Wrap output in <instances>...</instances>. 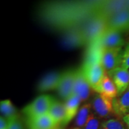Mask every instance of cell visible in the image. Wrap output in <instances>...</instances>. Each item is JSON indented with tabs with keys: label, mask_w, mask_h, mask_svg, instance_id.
<instances>
[{
	"label": "cell",
	"mask_w": 129,
	"mask_h": 129,
	"mask_svg": "<svg viewBox=\"0 0 129 129\" xmlns=\"http://www.w3.org/2000/svg\"><path fill=\"white\" fill-rule=\"evenodd\" d=\"M91 105L90 102H87L83 105L79 109L76 117L75 123L78 127H83L91 112Z\"/></svg>",
	"instance_id": "e0dca14e"
},
{
	"label": "cell",
	"mask_w": 129,
	"mask_h": 129,
	"mask_svg": "<svg viewBox=\"0 0 129 129\" xmlns=\"http://www.w3.org/2000/svg\"><path fill=\"white\" fill-rule=\"evenodd\" d=\"M122 53V48L102 50L101 62L106 73L121 66Z\"/></svg>",
	"instance_id": "5b68a950"
},
{
	"label": "cell",
	"mask_w": 129,
	"mask_h": 129,
	"mask_svg": "<svg viewBox=\"0 0 129 129\" xmlns=\"http://www.w3.org/2000/svg\"><path fill=\"white\" fill-rule=\"evenodd\" d=\"M63 45L68 48H75L87 45L80 26H74L64 31L62 37Z\"/></svg>",
	"instance_id": "ba28073f"
},
{
	"label": "cell",
	"mask_w": 129,
	"mask_h": 129,
	"mask_svg": "<svg viewBox=\"0 0 129 129\" xmlns=\"http://www.w3.org/2000/svg\"><path fill=\"white\" fill-rule=\"evenodd\" d=\"M107 74L115 85L118 96L126 91L129 87L128 70L120 67L108 72Z\"/></svg>",
	"instance_id": "30bf717a"
},
{
	"label": "cell",
	"mask_w": 129,
	"mask_h": 129,
	"mask_svg": "<svg viewBox=\"0 0 129 129\" xmlns=\"http://www.w3.org/2000/svg\"><path fill=\"white\" fill-rule=\"evenodd\" d=\"M28 129H33V128H28ZM56 129V128H55Z\"/></svg>",
	"instance_id": "f1b7e54d"
},
{
	"label": "cell",
	"mask_w": 129,
	"mask_h": 129,
	"mask_svg": "<svg viewBox=\"0 0 129 129\" xmlns=\"http://www.w3.org/2000/svg\"><path fill=\"white\" fill-rule=\"evenodd\" d=\"M71 129H83V128H80V127H74V128H71Z\"/></svg>",
	"instance_id": "484cf974"
},
{
	"label": "cell",
	"mask_w": 129,
	"mask_h": 129,
	"mask_svg": "<svg viewBox=\"0 0 129 129\" xmlns=\"http://www.w3.org/2000/svg\"><path fill=\"white\" fill-rule=\"evenodd\" d=\"M96 43H98L102 50L109 49L122 48L125 45V41L121 35V32L107 28Z\"/></svg>",
	"instance_id": "52a82bcc"
},
{
	"label": "cell",
	"mask_w": 129,
	"mask_h": 129,
	"mask_svg": "<svg viewBox=\"0 0 129 129\" xmlns=\"http://www.w3.org/2000/svg\"><path fill=\"white\" fill-rule=\"evenodd\" d=\"M87 44L97 43L108 28V19L105 16L97 12L80 26Z\"/></svg>",
	"instance_id": "6da1fadb"
},
{
	"label": "cell",
	"mask_w": 129,
	"mask_h": 129,
	"mask_svg": "<svg viewBox=\"0 0 129 129\" xmlns=\"http://www.w3.org/2000/svg\"><path fill=\"white\" fill-rule=\"evenodd\" d=\"M81 101L80 98L74 94L69 98L64 103L65 106V117L61 126L64 127L71 121L74 118L76 117L79 110V106Z\"/></svg>",
	"instance_id": "4fadbf2b"
},
{
	"label": "cell",
	"mask_w": 129,
	"mask_h": 129,
	"mask_svg": "<svg viewBox=\"0 0 129 129\" xmlns=\"http://www.w3.org/2000/svg\"><path fill=\"white\" fill-rule=\"evenodd\" d=\"M121 67L129 70V40L123 49L122 63Z\"/></svg>",
	"instance_id": "7402d4cb"
},
{
	"label": "cell",
	"mask_w": 129,
	"mask_h": 129,
	"mask_svg": "<svg viewBox=\"0 0 129 129\" xmlns=\"http://www.w3.org/2000/svg\"><path fill=\"white\" fill-rule=\"evenodd\" d=\"M100 93L105 95L111 99H115L118 96L117 90L115 87V85L108 75L107 73L106 74L102 83Z\"/></svg>",
	"instance_id": "ac0fdd59"
},
{
	"label": "cell",
	"mask_w": 129,
	"mask_h": 129,
	"mask_svg": "<svg viewBox=\"0 0 129 129\" xmlns=\"http://www.w3.org/2000/svg\"><path fill=\"white\" fill-rule=\"evenodd\" d=\"M56 129H60V128H56Z\"/></svg>",
	"instance_id": "83f0119b"
},
{
	"label": "cell",
	"mask_w": 129,
	"mask_h": 129,
	"mask_svg": "<svg viewBox=\"0 0 129 129\" xmlns=\"http://www.w3.org/2000/svg\"><path fill=\"white\" fill-rule=\"evenodd\" d=\"M28 128L55 129L58 128L48 113L32 119H26Z\"/></svg>",
	"instance_id": "5bb4252c"
},
{
	"label": "cell",
	"mask_w": 129,
	"mask_h": 129,
	"mask_svg": "<svg viewBox=\"0 0 129 129\" xmlns=\"http://www.w3.org/2000/svg\"><path fill=\"white\" fill-rule=\"evenodd\" d=\"M100 129H128L124 122L117 118H109L102 122Z\"/></svg>",
	"instance_id": "ffe728a7"
},
{
	"label": "cell",
	"mask_w": 129,
	"mask_h": 129,
	"mask_svg": "<svg viewBox=\"0 0 129 129\" xmlns=\"http://www.w3.org/2000/svg\"><path fill=\"white\" fill-rule=\"evenodd\" d=\"M75 72V69H68L62 72V78L57 90L60 98L65 101L74 95Z\"/></svg>",
	"instance_id": "9c48e42d"
},
{
	"label": "cell",
	"mask_w": 129,
	"mask_h": 129,
	"mask_svg": "<svg viewBox=\"0 0 129 129\" xmlns=\"http://www.w3.org/2000/svg\"><path fill=\"white\" fill-rule=\"evenodd\" d=\"M62 76V73L57 72H52L47 74L40 81L37 89L40 92L57 89Z\"/></svg>",
	"instance_id": "7c38bea8"
},
{
	"label": "cell",
	"mask_w": 129,
	"mask_h": 129,
	"mask_svg": "<svg viewBox=\"0 0 129 129\" xmlns=\"http://www.w3.org/2000/svg\"><path fill=\"white\" fill-rule=\"evenodd\" d=\"M91 89L83 67L75 69L74 94L79 97L81 102L85 101L90 96Z\"/></svg>",
	"instance_id": "8992f818"
},
{
	"label": "cell",
	"mask_w": 129,
	"mask_h": 129,
	"mask_svg": "<svg viewBox=\"0 0 129 129\" xmlns=\"http://www.w3.org/2000/svg\"><path fill=\"white\" fill-rule=\"evenodd\" d=\"M7 121L8 129H23L22 122L19 120L18 116L7 120Z\"/></svg>",
	"instance_id": "603a6c76"
},
{
	"label": "cell",
	"mask_w": 129,
	"mask_h": 129,
	"mask_svg": "<svg viewBox=\"0 0 129 129\" xmlns=\"http://www.w3.org/2000/svg\"><path fill=\"white\" fill-rule=\"evenodd\" d=\"M0 129H8V121L1 116L0 118Z\"/></svg>",
	"instance_id": "cb8c5ba5"
},
{
	"label": "cell",
	"mask_w": 129,
	"mask_h": 129,
	"mask_svg": "<svg viewBox=\"0 0 129 129\" xmlns=\"http://www.w3.org/2000/svg\"><path fill=\"white\" fill-rule=\"evenodd\" d=\"M122 120H123L124 122H125V124L127 125V128L129 129V114L125 115L124 117H122Z\"/></svg>",
	"instance_id": "d4e9b609"
},
{
	"label": "cell",
	"mask_w": 129,
	"mask_h": 129,
	"mask_svg": "<svg viewBox=\"0 0 129 129\" xmlns=\"http://www.w3.org/2000/svg\"><path fill=\"white\" fill-rule=\"evenodd\" d=\"M54 98L48 94H42L22 109L26 119H32L48 113Z\"/></svg>",
	"instance_id": "3957f363"
},
{
	"label": "cell",
	"mask_w": 129,
	"mask_h": 129,
	"mask_svg": "<svg viewBox=\"0 0 129 129\" xmlns=\"http://www.w3.org/2000/svg\"><path fill=\"white\" fill-rule=\"evenodd\" d=\"M114 113L118 117H124L129 114V87L122 94L113 99Z\"/></svg>",
	"instance_id": "9a60e30c"
},
{
	"label": "cell",
	"mask_w": 129,
	"mask_h": 129,
	"mask_svg": "<svg viewBox=\"0 0 129 129\" xmlns=\"http://www.w3.org/2000/svg\"><path fill=\"white\" fill-rule=\"evenodd\" d=\"M129 26V9L117 13L108 19V28L120 32L127 31Z\"/></svg>",
	"instance_id": "8fae6325"
},
{
	"label": "cell",
	"mask_w": 129,
	"mask_h": 129,
	"mask_svg": "<svg viewBox=\"0 0 129 129\" xmlns=\"http://www.w3.org/2000/svg\"><path fill=\"white\" fill-rule=\"evenodd\" d=\"M102 122L100 118L94 112L91 111L83 129H100Z\"/></svg>",
	"instance_id": "44dd1931"
},
{
	"label": "cell",
	"mask_w": 129,
	"mask_h": 129,
	"mask_svg": "<svg viewBox=\"0 0 129 129\" xmlns=\"http://www.w3.org/2000/svg\"><path fill=\"white\" fill-rule=\"evenodd\" d=\"M82 67L91 88L96 93H101L102 83L106 74L101 60L85 62Z\"/></svg>",
	"instance_id": "7a4b0ae2"
},
{
	"label": "cell",
	"mask_w": 129,
	"mask_h": 129,
	"mask_svg": "<svg viewBox=\"0 0 129 129\" xmlns=\"http://www.w3.org/2000/svg\"><path fill=\"white\" fill-rule=\"evenodd\" d=\"M48 114L50 115L57 127L62 125L65 117L64 104L54 99L51 104Z\"/></svg>",
	"instance_id": "2e32d148"
},
{
	"label": "cell",
	"mask_w": 129,
	"mask_h": 129,
	"mask_svg": "<svg viewBox=\"0 0 129 129\" xmlns=\"http://www.w3.org/2000/svg\"><path fill=\"white\" fill-rule=\"evenodd\" d=\"M0 111L7 120L17 117V112L16 108L10 100L6 99L1 101L0 103Z\"/></svg>",
	"instance_id": "d6986e66"
},
{
	"label": "cell",
	"mask_w": 129,
	"mask_h": 129,
	"mask_svg": "<svg viewBox=\"0 0 129 129\" xmlns=\"http://www.w3.org/2000/svg\"><path fill=\"white\" fill-rule=\"evenodd\" d=\"M127 31H129V26H128V30Z\"/></svg>",
	"instance_id": "4316f807"
},
{
	"label": "cell",
	"mask_w": 129,
	"mask_h": 129,
	"mask_svg": "<svg viewBox=\"0 0 129 129\" xmlns=\"http://www.w3.org/2000/svg\"><path fill=\"white\" fill-rule=\"evenodd\" d=\"M112 101L105 95L97 93L90 103L93 112L100 118H108L112 114H115Z\"/></svg>",
	"instance_id": "277c9868"
},
{
	"label": "cell",
	"mask_w": 129,
	"mask_h": 129,
	"mask_svg": "<svg viewBox=\"0 0 129 129\" xmlns=\"http://www.w3.org/2000/svg\"><path fill=\"white\" fill-rule=\"evenodd\" d=\"M128 72H129V70H128Z\"/></svg>",
	"instance_id": "f546056e"
}]
</instances>
